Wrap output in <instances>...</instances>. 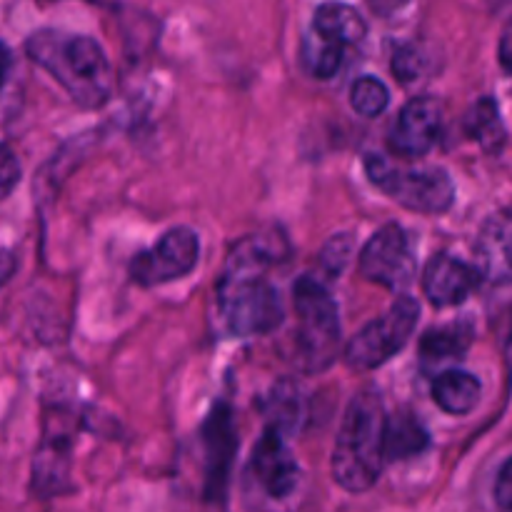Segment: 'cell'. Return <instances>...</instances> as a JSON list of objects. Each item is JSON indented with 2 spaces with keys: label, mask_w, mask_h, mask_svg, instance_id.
<instances>
[{
  "label": "cell",
  "mask_w": 512,
  "mask_h": 512,
  "mask_svg": "<svg viewBox=\"0 0 512 512\" xmlns=\"http://www.w3.org/2000/svg\"><path fill=\"white\" fill-rule=\"evenodd\" d=\"M470 343H473V328L465 323L428 330L425 338L420 340V360H423V368L438 370L445 363L463 360Z\"/></svg>",
  "instance_id": "cell-15"
},
{
  "label": "cell",
  "mask_w": 512,
  "mask_h": 512,
  "mask_svg": "<svg viewBox=\"0 0 512 512\" xmlns=\"http://www.w3.org/2000/svg\"><path fill=\"white\" fill-rule=\"evenodd\" d=\"M13 270H15L13 253H8V250H0V288L8 283L10 275H13Z\"/></svg>",
  "instance_id": "cell-28"
},
{
  "label": "cell",
  "mask_w": 512,
  "mask_h": 512,
  "mask_svg": "<svg viewBox=\"0 0 512 512\" xmlns=\"http://www.w3.org/2000/svg\"><path fill=\"white\" fill-rule=\"evenodd\" d=\"M293 303L298 310V363L310 373L325 370L335 360L340 345L338 305L328 290L310 275L295 283Z\"/></svg>",
  "instance_id": "cell-4"
},
{
  "label": "cell",
  "mask_w": 512,
  "mask_h": 512,
  "mask_svg": "<svg viewBox=\"0 0 512 512\" xmlns=\"http://www.w3.org/2000/svg\"><path fill=\"white\" fill-rule=\"evenodd\" d=\"M420 318L418 300L403 298L395 300L385 315L365 325L345 348V363L355 370H373L388 363L395 353L408 345L415 325Z\"/></svg>",
  "instance_id": "cell-6"
},
{
  "label": "cell",
  "mask_w": 512,
  "mask_h": 512,
  "mask_svg": "<svg viewBox=\"0 0 512 512\" xmlns=\"http://www.w3.org/2000/svg\"><path fill=\"white\" fill-rule=\"evenodd\" d=\"M390 103V93L385 88L383 80L373 78V75H363L353 83L350 88V105L355 108V113H360L363 118H375V115L383 113Z\"/></svg>",
  "instance_id": "cell-22"
},
{
  "label": "cell",
  "mask_w": 512,
  "mask_h": 512,
  "mask_svg": "<svg viewBox=\"0 0 512 512\" xmlns=\"http://www.w3.org/2000/svg\"><path fill=\"white\" fill-rule=\"evenodd\" d=\"M20 180V160L8 145H0V200L8 198Z\"/></svg>",
  "instance_id": "cell-25"
},
{
  "label": "cell",
  "mask_w": 512,
  "mask_h": 512,
  "mask_svg": "<svg viewBox=\"0 0 512 512\" xmlns=\"http://www.w3.org/2000/svg\"><path fill=\"white\" fill-rule=\"evenodd\" d=\"M198 258V233L178 225V228H170L153 248L135 255L130 263V275L143 288H153V285H163L188 275L198 265Z\"/></svg>",
  "instance_id": "cell-7"
},
{
  "label": "cell",
  "mask_w": 512,
  "mask_h": 512,
  "mask_svg": "<svg viewBox=\"0 0 512 512\" xmlns=\"http://www.w3.org/2000/svg\"><path fill=\"white\" fill-rule=\"evenodd\" d=\"M313 33L340 45H358L368 33V23L355 8L345 3H325L315 10Z\"/></svg>",
  "instance_id": "cell-16"
},
{
  "label": "cell",
  "mask_w": 512,
  "mask_h": 512,
  "mask_svg": "<svg viewBox=\"0 0 512 512\" xmlns=\"http://www.w3.org/2000/svg\"><path fill=\"white\" fill-rule=\"evenodd\" d=\"M365 170L388 198L415 213L440 215L450 210L455 200V185L443 168L405 170L390 163L385 155L370 153L365 158Z\"/></svg>",
  "instance_id": "cell-5"
},
{
  "label": "cell",
  "mask_w": 512,
  "mask_h": 512,
  "mask_svg": "<svg viewBox=\"0 0 512 512\" xmlns=\"http://www.w3.org/2000/svg\"><path fill=\"white\" fill-rule=\"evenodd\" d=\"M495 500L500 508L512 512V458L503 465L498 480H495Z\"/></svg>",
  "instance_id": "cell-26"
},
{
  "label": "cell",
  "mask_w": 512,
  "mask_h": 512,
  "mask_svg": "<svg viewBox=\"0 0 512 512\" xmlns=\"http://www.w3.org/2000/svg\"><path fill=\"white\" fill-rule=\"evenodd\" d=\"M388 413L378 393L365 390L350 400L333 448V478L348 493H365L385 468Z\"/></svg>",
  "instance_id": "cell-3"
},
{
  "label": "cell",
  "mask_w": 512,
  "mask_h": 512,
  "mask_svg": "<svg viewBox=\"0 0 512 512\" xmlns=\"http://www.w3.org/2000/svg\"><path fill=\"white\" fill-rule=\"evenodd\" d=\"M443 130V110L440 103L433 98H415L400 110L398 123H395L393 135H390V145L395 153L405 155V158H415V155H425L440 138Z\"/></svg>",
  "instance_id": "cell-12"
},
{
  "label": "cell",
  "mask_w": 512,
  "mask_h": 512,
  "mask_svg": "<svg viewBox=\"0 0 512 512\" xmlns=\"http://www.w3.org/2000/svg\"><path fill=\"white\" fill-rule=\"evenodd\" d=\"M428 430L420 425L413 413H400L388 418V433H385V453L388 460H405L420 455L428 448Z\"/></svg>",
  "instance_id": "cell-18"
},
{
  "label": "cell",
  "mask_w": 512,
  "mask_h": 512,
  "mask_svg": "<svg viewBox=\"0 0 512 512\" xmlns=\"http://www.w3.org/2000/svg\"><path fill=\"white\" fill-rule=\"evenodd\" d=\"M250 478L270 503H285L300 488V465L290 453L285 435L278 428H268L250 458Z\"/></svg>",
  "instance_id": "cell-9"
},
{
  "label": "cell",
  "mask_w": 512,
  "mask_h": 512,
  "mask_svg": "<svg viewBox=\"0 0 512 512\" xmlns=\"http://www.w3.org/2000/svg\"><path fill=\"white\" fill-rule=\"evenodd\" d=\"M500 63L512 73V18L503 28V35H500Z\"/></svg>",
  "instance_id": "cell-27"
},
{
  "label": "cell",
  "mask_w": 512,
  "mask_h": 512,
  "mask_svg": "<svg viewBox=\"0 0 512 512\" xmlns=\"http://www.w3.org/2000/svg\"><path fill=\"white\" fill-rule=\"evenodd\" d=\"M265 413H268L270 418V428H278L280 433L298 428L305 418L303 395H300L298 385L288 383V380L275 385L268 395Z\"/></svg>",
  "instance_id": "cell-20"
},
{
  "label": "cell",
  "mask_w": 512,
  "mask_h": 512,
  "mask_svg": "<svg viewBox=\"0 0 512 512\" xmlns=\"http://www.w3.org/2000/svg\"><path fill=\"white\" fill-rule=\"evenodd\" d=\"M433 400L450 415H468L480 403V380L465 370H443L433 383Z\"/></svg>",
  "instance_id": "cell-17"
},
{
  "label": "cell",
  "mask_w": 512,
  "mask_h": 512,
  "mask_svg": "<svg viewBox=\"0 0 512 512\" xmlns=\"http://www.w3.org/2000/svg\"><path fill=\"white\" fill-rule=\"evenodd\" d=\"M478 273L493 285L512 283V205L483 223L475 243Z\"/></svg>",
  "instance_id": "cell-13"
},
{
  "label": "cell",
  "mask_w": 512,
  "mask_h": 512,
  "mask_svg": "<svg viewBox=\"0 0 512 512\" xmlns=\"http://www.w3.org/2000/svg\"><path fill=\"white\" fill-rule=\"evenodd\" d=\"M70 428L63 418H48L43 443L33 458V490L40 498H53L68 490L70 475Z\"/></svg>",
  "instance_id": "cell-11"
},
{
  "label": "cell",
  "mask_w": 512,
  "mask_h": 512,
  "mask_svg": "<svg viewBox=\"0 0 512 512\" xmlns=\"http://www.w3.org/2000/svg\"><path fill=\"white\" fill-rule=\"evenodd\" d=\"M10 65H13V55H10L8 45L0 43V88H3V83L8 80Z\"/></svg>",
  "instance_id": "cell-29"
},
{
  "label": "cell",
  "mask_w": 512,
  "mask_h": 512,
  "mask_svg": "<svg viewBox=\"0 0 512 512\" xmlns=\"http://www.w3.org/2000/svg\"><path fill=\"white\" fill-rule=\"evenodd\" d=\"M425 70V55L420 53L418 45L408 43L400 45L393 55V73L398 75L400 83H413L420 78V73Z\"/></svg>",
  "instance_id": "cell-23"
},
{
  "label": "cell",
  "mask_w": 512,
  "mask_h": 512,
  "mask_svg": "<svg viewBox=\"0 0 512 512\" xmlns=\"http://www.w3.org/2000/svg\"><path fill=\"white\" fill-rule=\"evenodd\" d=\"M30 60L53 75L65 93L83 108H100L110 100L115 75L100 43L88 35L38 30L25 43Z\"/></svg>",
  "instance_id": "cell-2"
},
{
  "label": "cell",
  "mask_w": 512,
  "mask_h": 512,
  "mask_svg": "<svg viewBox=\"0 0 512 512\" xmlns=\"http://www.w3.org/2000/svg\"><path fill=\"white\" fill-rule=\"evenodd\" d=\"M205 443V493L208 498H220L228 485L230 465L238 450V433H235L233 413L228 405H215L210 410L203 428Z\"/></svg>",
  "instance_id": "cell-10"
},
{
  "label": "cell",
  "mask_w": 512,
  "mask_h": 512,
  "mask_svg": "<svg viewBox=\"0 0 512 512\" xmlns=\"http://www.w3.org/2000/svg\"><path fill=\"white\" fill-rule=\"evenodd\" d=\"M358 268L365 280H373L390 290L405 288L415 273V255L405 230L395 223L383 225L365 243Z\"/></svg>",
  "instance_id": "cell-8"
},
{
  "label": "cell",
  "mask_w": 512,
  "mask_h": 512,
  "mask_svg": "<svg viewBox=\"0 0 512 512\" xmlns=\"http://www.w3.org/2000/svg\"><path fill=\"white\" fill-rule=\"evenodd\" d=\"M465 133L473 140H478L480 148L488 153H498L505 143V125L500 118V110L495 100L483 98L468 110L465 115Z\"/></svg>",
  "instance_id": "cell-19"
},
{
  "label": "cell",
  "mask_w": 512,
  "mask_h": 512,
  "mask_svg": "<svg viewBox=\"0 0 512 512\" xmlns=\"http://www.w3.org/2000/svg\"><path fill=\"white\" fill-rule=\"evenodd\" d=\"M303 58H305V65H308V70L315 75V78L328 80L333 78V75L340 70V65H343L345 45L333 43V40H325L320 38L318 33H313L308 38V43H305Z\"/></svg>",
  "instance_id": "cell-21"
},
{
  "label": "cell",
  "mask_w": 512,
  "mask_h": 512,
  "mask_svg": "<svg viewBox=\"0 0 512 512\" xmlns=\"http://www.w3.org/2000/svg\"><path fill=\"white\" fill-rule=\"evenodd\" d=\"M350 255H353V238H350L348 233H340L325 245L323 258L320 260H323L325 270H328L333 278H338V275L345 270V265L350 263Z\"/></svg>",
  "instance_id": "cell-24"
},
{
  "label": "cell",
  "mask_w": 512,
  "mask_h": 512,
  "mask_svg": "<svg viewBox=\"0 0 512 512\" xmlns=\"http://www.w3.org/2000/svg\"><path fill=\"white\" fill-rule=\"evenodd\" d=\"M480 283V273L473 265L453 258L448 253H438L428 260L423 273V290L428 300L438 308L460 305L470 298Z\"/></svg>",
  "instance_id": "cell-14"
},
{
  "label": "cell",
  "mask_w": 512,
  "mask_h": 512,
  "mask_svg": "<svg viewBox=\"0 0 512 512\" xmlns=\"http://www.w3.org/2000/svg\"><path fill=\"white\" fill-rule=\"evenodd\" d=\"M278 243L280 238L253 235L240 240L230 253L218 283L220 315L230 333L265 335L283 323V300L265 278L268 265L280 258Z\"/></svg>",
  "instance_id": "cell-1"
}]
</instances>
